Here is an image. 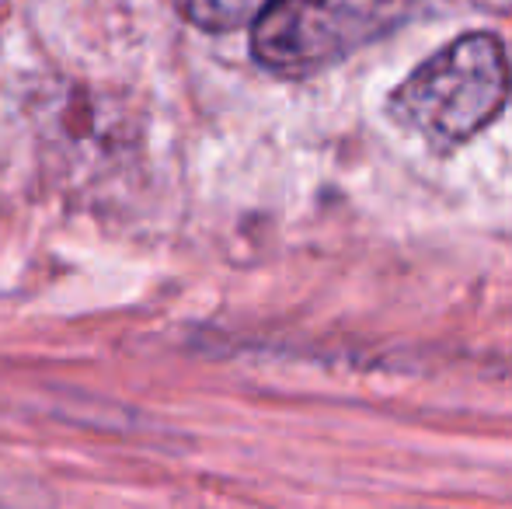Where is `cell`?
<instances>
[{
    "label": "cell",
    "mask_w": 512,
    "mask_h": 509,
    "mask_svg": "<svg viewBox=\"0 0 512 509\" xmlns=\"http://www.w3.org/2000/svg\"><path fill=\"white\" fill-rule=\"evenodd\" d=\"M506 102V49L492 32H467L411 70L387 98V116L429 147H457L478 136Z\"/></svg>",
    "instance_id": "cell-1"
},
{
    "label": "cell",
    "mask_w": 512,
    "mask_h": 509,
    "mask_svg": "<svg viewBox=\"0 0 512 509\" xmlns=\"http://www.w3.org/2000/svg\"><path fill=\"white\" fill-rule=\"evenodd\" d=\"M415 0H276L251 25V53L265 70L304 77L408 21Z\"/></svg>",
    "instance_id": "cell-2"
},
{
    "label": "cell",
    "mask_w": 512,
    "mask_h": 509,
    "mask_svg": "<svg viewBox=\"0 0 512 509\" xmlns=\"http://www.w3.org/2000/svg\"><path fill=\"white\" fill-rule=\"evenodd\" d=\"M185 21L203 32H234L255 25L276 0H171Z\"/></svg>",
    "instance_id": "cell-3"
}]
</instances>
